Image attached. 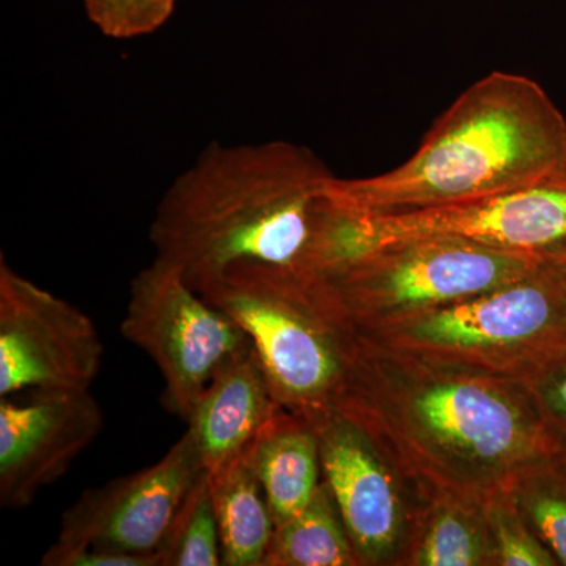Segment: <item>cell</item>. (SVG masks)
<instances>
[{
	"label": "cell",
	"mask_w": 566,
	"mask_h": 566,
	"mask_svg": "<svg viewBox=\"0 0 566 566\" xmlns=\"http://www.w3.org/2000/svg\"><path fill=\"white\" fill-rule=\"evenodd\" d=\"M345 417L374 438L387 433L447 493L483 497L562 453L523 382L364 345Z\"/></svg>",
	"instance_id": "6da1fadb"
},
{
	"label": "cell",
	"mask_w": 566,
	"mask_h": 566,
	"mask_svg": "<svg viewBox=\"0 0 566 566\" xmlns=\"http://www.w3.org/2000/svg\"><path fill=\"white\" fill-rule=\"evenodd\" d=\"M333 177L314 151L292 142H212L156 208L155 259L199 293L237 268L296 271Z\"/></svg>",
	"instance_id": "7a4b0ae2"
},
{
	"label": "cell",
	"mask_w": 566,
	"mask_h": 566,
	"mask_svg": "<svg viewBox=\"0 0 566 566\" xmlns=\"http://www.w3.org/2000/svg\"><path fill=\"white\" fill-rule=\"evenodd\" d=\"M565 182L564 114L538 82L493 71L458 96L411 158L375 177H333L324 193L346 210L375 214Z\"/></svg>",
	"instance_id": "3957f363"
},
{
	"label": "cell",
	"mask_w": 566,
	"mask_h": 566,
	"mask_svg": "<svg viewBox=\"0 0 566 566\" xmlns=\"http://www.w3.org/2000/svg\"><path fill=\"white\" fill-rule=\"evenodd\" d=\"M353 335L378 352L524 381L566 349V292L545 259L501 289Z\"/></svg>",
	"instance_id": "277c9868"
},
{
	"label": "cell",
	"mask_w": 566,
	"mask_h": 566,
	"mask_svg": "<svg viewBox=\"0 0 566 566\" xmlns=\"http://www.w3.org/2000/svg\"><path fill=\"white\" fill-rule=\"evenodd\" d=\"M200 294L249 334L283 409L301 417L344 415L357 344L315 304L300 275L279 268H237Z\"/></svg>",
	"instance_id": "5b68a950"
},
{
	"label": "cell",
	"mask_w": 566,
	"mask_h": 566,
	"mask_svg": "<svg viewBox=\"0 0 566 566\" xmlns=\"http://www.w3.org/2000/svg\"><path fill=\"white\" fill-rule=\"evenodd\" d=\"M545 256L468 241L379 245L314 275H301L312 300L352 334H364L534 273Z\"/></svg>",
	"instance_id": "8992f818"
},
{
	"label": "cell",
	"mask_w": 566,
	"mask_h": 566,
	"mask_svg": "<svg viewBox=\"0 0 566 566\" xmlns=\"http://www.w3.org/2000/svg\"><path fill=\"white\" fill-rule=\"evenodd\" d=\"M120 331L159 368L164 405L185 422L214 376L253 348L240 323L159 259L133 279Z\"/></svg>",
	"instance_id": "52a82bcc"
},
{
	"label": "cell",
	"mask_w": 566,
	"mask_h": 566,
	"mask_svg": "<svg viewBox=\"0 0 566 566\" xmlns=\"http://www.w3.org/2000/svg\"><path fill=\"white\" fill-rule=\"evenodd\" d=\"M428 238L542 256L565 251L566 182L424 210L371 214L337 205L331 226V244L344 262L379 245Z\"/></svg>",
	"instance_id": "ba28073f"
},
{
	"label": "cell",
	"mask_w": 566,
	"mask_h": 566,
	"mask_svg": "<svg viewBox=\"0 0 566 566\" xmlns=\"http://www.w3.org/2000/svg\"><path fill=\"white\" fill-rule=\"evenodd\" d=\"M205 471L186 431L158 463L88 488L63 513L43 566H77L88 554H123L159 566L178 509Z\"/></svg>",
	"instance_id": "9c48e42d"
},
{
	"label": "cell",
	"mask_w": 566,
	"mask_h": 566,
	"mask_svg": "<svg viewBox=\"0 0 566 566\" xmlns=\"http://www.w3.org/2000/svg\"><path fill=\"white\" fill-rule=\"evenodd\" d=\"M103 353L91 316L0 259V397L91 389Z\"/></svg>",
	"instance_id": "30bf717a"
},
{
	"label": "cell",
	"mask_w": 566,
	"mask_h": 566,
	"mask_svg": "<svg viewBox=\"0 0 566 566\" xmlns=\"http://www.w3.org/2000/svg\"><path fill=\"white\" fill-rule=\"evenodd\" d=\"M91 389L0 397V505L22 510L61 480L103 430Z\"/></svg>",
	"instance_id": "8fae6325"
},
{
	"label": "cell",
	"mask_w": 566,
	"mask_h": 566,
	"mask_svg": "<svg viewBox=\"0 0 566 566\" xmlns=\"http://www.w3.org/2000/svg\"><path fill=\"white\" fill-rule=\"evenodd\" d=\"M303 419L314 428L323 479L359 564H385L403 543L406 509L382 450L359 423L337 412Z\"/></svg>",
	"instance_id": "7c38bea8"
},
{
	"label": "cell",
	"mask_w": 566,
	"mask_h": 566,
	"mask_svg": "<svg viewBox=\"0 0 566 566\" xmlns=\"http://www.w3.org/2000/svg\"><path fill=\"white\" fill-rule=\"evenodd\" d=\"M279 408L255 348L223 367L186 422L205 471L245 455Z\"/></svg>",
	"instance_id": "4fadbf2b"
},
{
	"label": "cell",
	"mask_w": 566,
	"mask_h": 566,
	"mask_svg": "<svg viewBox=\"0 0 566 566\" xmlns=\"http://www.w3.org/2000/svg\"><path fill=\"white\" fill-rule=\"evenodd\" d=\"M245 455L266 495L275 526L304 510L322 486V457L314 428L282 406Z\"/></svg>",
	"instance_id": "5bb4252c"
},
{
	"label": "cell",
	"mask_w": 566,
	"mask_h": 566,
	"mask_svg": "<svg viewBox=\"0 0 566 566\" xmlns=\"http://www.w3.org/2000/svg\"><path fill=\"white\" fill-rule=\"evenodd\" d=\"M210 475L223 566H264L275 521L248 455Z\"/></svg>",
	"instance_id": "9a60e30c"
},
{
	"label": "cell",
	"mask_w": 566,
	"mask_h": 566,
	"mask_svg": "<svg viewBox=\"0 0 566 566\" xmlns=\"http://www.w3.org/2000/svg\"><path fill=\"white\" fill-rule=\"evenodd\" d=\"M356 551L326 483L297 515L274 528L264 566L357 565Z\"/></svg>",
	"instance_id": "2e32d148"
},
{
	"label": "cell",
	"mask_w": 566,
	"mask_h": 566,
	"mask_svg": "<svg viewBox=\"0 0 566 566\" xmlns=\"http://www.w3.org/2000/svg\"><path fill=\"white\" fill-rule=\"evenodd\" d=\"M420 566L491 565L490 535L480 506L464 494H447L428 520L412 556Z\"/></svg>",
	"instance_id": "e0dca14e"
},
{
	"label": "cell",
	"mask_w": 566,
	"mask_h": 566,
	"mask_svg": "<svg viewBox=\"0 0 566 566\" xmlns=\"http://www.w3.org/2000/svg\"><path fill=\"white\" fill-rule=\"evenodd\" d=\"M534 534L566 566V468L560 460L543 461L506 482Z\"/></svg>",
	"instance_id": "ac0fdd59"
},
{
	"label": "cell",
	"mask_w": 566,
	"mask_h": 566,
	"mask_svg": "<svg viewBox=\"0 0 566 566\" xmlns=\"http://www.w3.org/2000/svg\"><path fill=\"white\" fill-rule=\"evenodd\" d=\"M159 566H223L221 531L208 472L197 480L178 509L159 551Z\"/></svg>",
	"instance_id": "d6986e66"
},
{
	"label": "cell",
	"mask_w": 566,
	"mask_h": 566,
	"mask_svg": "<svg viewBox=\"0 0 566 566\" xmlns=\"http://www.w3.org/2000/svg\"><path fill=\"white\" fill-rule=\"evenodd\" d=\"M483 513L494 565H558L551 551L524 520L506 483L483 495Z\"/></svg>",
	"instance_id": "ffe728a7"
},
{
	"label": "cell",
	"mask_w": 566,
	"mask_h": 566,
	"mask_svg": "<svg viewBox=\"0 0 566 566\" xmlns=\"http://www.w3.org/2000/svg\"><path fill=\"white\" fill-rule=\"evenodd\" d=\"M85 13L103 35L133 40L159 31L178 0H82Z\"/></svg>",
	"instance_id": "44dd1931"
},
{
	"label": "cell",
	"mask_w": 566,
	"mask_h": 566,
	"mask_svg": "<svg viewBox=\"0 0 566 566\" xmlns=\"http://www.w3.org/2000/svg\"><path fill=\"white\" fill-rule=\"evenodd\" d=\"M551 434L566 450V349L524 379Z\"/></svg>",
	"instance_id": "7402d4cb"
},
{
	"label": "cell",
	"mask_w": 566,
	"mask_h": 566,
	"mask_svg": "<svg viewBox=\"0 0 566 566\" xmlns=\"http://www.w3.org/2000/svg\"><path fill=\"white\" fill-rule=\"evenodd\" d=\"M545 259L551 268L556 271L557 277L560 279L566 292V249L565 251L549 253V255H545Z\"/></svg>",
	"instance_id": "603a6c76"
},
{
	"label": "cell",
	"mask_w": 566,
	"mask_h": 566,
	"mask_svg": "<svg viewBox=\"0 0 566 566\" xmlns=\"http://www.w3.org/2000/svg\"><path fill=\"white\" fill-rule=\"evenodd\" d=\"M558 460H560V463L565 465L566 468V450L560 453V457H558Z\"/></svg>",
	"instance_id": "cb8c5ba5"
}]
</instances>
